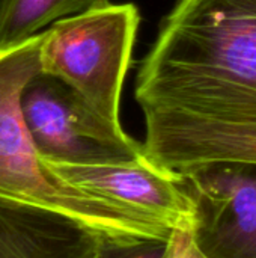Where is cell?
Instances as JSON below:
<instances>
[{
	"instance_id": "obj_11",
	"label": "cell",
	"mask_w": 256,
	"mask_h": 258,
	"mask_svg": "<svg viewBox=\"0 0 256 258\" xmlns=\"http://www.w3.org/2000/svg\"><path fill=\"white\" fill-rule=\"evenodd\" d=\"M166 258H207L198 248L193 237V222L170 231Z\"/></svg>"
},
{
	"instance_id": "obj_5",
	"label": "cell",
	"mask_w": 256,
	"mask_h": 258,
	"mask_svg": "<svg viewBox=\"0 0 256 258\" xmlns=\"http://www.w3.org/2000/svg\"><path fill=\"white\" fill-rule=\"evenodd\" d=\"M180 177L195 206L199 251L207 258H256L255 163H210Z\"/></svg>"
},
{
	"instance_id": "obj_2",
	"label": "cell",
	"mask_w": 256,
	"mask_h": 258,
	"mask_svg": "<svg viewBox=\"0 0 256 258\" xmlns=\"http://www.w3.org/2000/svg\"><path fill=\"white\" fill-rule=\"evenodd\" d=\"M44 32L0 47V198L66 215L109 236L169 239L170 230L56 177L38 156L21 113V94L39 73Z\"/></svg>"
},
{
	"instance_id": "obj_10",
	"label": "cell",
	"mask_w": 256,
	"mask_h": 258,
	"mask_svg": "<svg viewBox=\"0 0 256 258\" xmlns=\"http://www.w3.org/2000/svg\"><path fill=\"white\" fill-rule=\"evenodd\" d=\"M169 239L101 234L97 258H166Z\"/></svg>"
},
{
	"instance_id": "obj_7",
	"label": "cell",
	"mask_w": 256,
	"mask_h": 258,
	"mask_svg": "<svg viewBox=\"0 0 256 258\" xmlns=\"http://www.w3.org/2000/svg\"><path fill=\"white\" fill-rule=\"evenodd\" d=\"M145 130L146 157L178 175L210 163L256 165V122L181 119Z\"/></svg>"
},
{
	"instance_id": "obj_8",
	"label": "cell",
	"mask_w": 256,
	"mask_h": 258,
	"mask_svg": "<svg viewBox=\"0 0 256 258\" xmlns=\"http://www.w3.org/2000/svg\"><path fill=\"white\" fill-rule=\"evenodd\" d=\"M100 237L66 215L0 198V258H97Z\"/></svg>"
},
{
	"instance_id": "obj_1",
	"label": "cell",
	"mask_w": 256,
	"mask_h": 258,
	"mask_svg": "<svg viewBox=\"0 0 256 258\" xmlns=\"http://www.w3.org/2000/svg\"><path fill=\"white\" fill-rule=\"evenodd\" d=\"M145 127L256 122V0H178L136 79Z\"/></svg>"
},
{
	"instance_id": "obj_6",
	"label": "cell",
	"mask_w": 256,
	"mask_h": 258,
	"mask_svg": "<svg viewBox=\"0 0 256 258\" xmlns=\"http://www.w3.org/2000/svg\"><path fill=\"white\" fill-rule=\"evenodd\" d=\"M44 165L62 181L167 230L193 222L195 206L183 178L155 165L146 154L140 160L112 165Z\"/></svg>"
},
{
	"instance_id": "obj_9",
	"label": "cell",
	"mask_w": 256,
	"mask_h": 258,
	"mask_svg": "<svg viewBox=\"0 0 256 258\" xmlns=\"http://www.w3.org/2000/svg\"><path fill=\"white\" fill-rule=\"evenodd\" d=\"M107 3L110 0H0V47L23 42L48 24Z\"/></svg>"
},
{
	"instance_id": "obj_3",
	"label": "cell",
	"mask_w": 256,
	"mask_h": 258,
	"mask_svg": "<svg viewBox=\"0 0 256 258\" xmlns=\"http://www.w3.org/2000/svg\"><path fill=\"white\" fill-rule=\"evenodd\" d=\"M139 23L133 3H107L62 18L44 30L39 73L60 80L94 112L121 124V95Z\"/></svg>"
},
{
	"instance_id": "obj_4",
	"label": "cell",
	"mask_w": 256,
	"mask_h": 258,
	"mask_svg": "<svg viewBox=\"0 0 256 258\" xmlns=\"http://www.w3.org/2000/svg\"><path fill=\"white\" fill-rule=\"evenodd\" d=\"M21 113L44 162L112 165L145 157L143 145L94 112L60 80L38 73L21 94Z\"/></svg>"
}]
</instances>
